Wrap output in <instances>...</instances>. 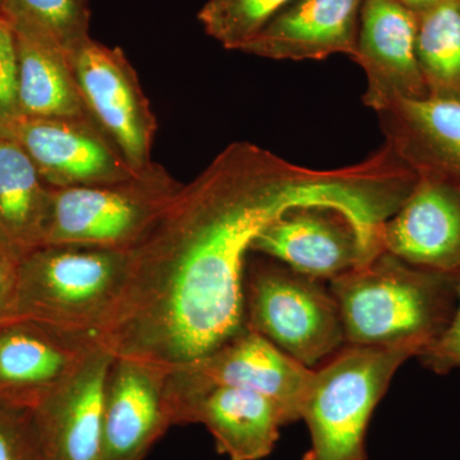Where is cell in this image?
Here are the masks:
<instances>
[{
  "label": "cell",
  "instance_id": "cell-1",
  "mask_svg": "<svg viewBox=\"0 0 460 460\" xmlns=\"http://www.w3.org/2000/svg\"><path fill=\"white\" fill-rule=\"evenodd\" d=\"M385 180L366 157L332 169L296 165L247 141L233 142L183 184L128 251L126 281L96 343L172 370L201 358L246 326L243 279L257 235L298 206L376 222Z\"/></svg>",
  "mask_w": 460,
  "mask_h": 460
},
{
  "label": "cell",
  "instance_id": "cell-2",
  "mask_svg": "<svg viewBox=\"0 0 460 460\" xmlns=\"http://www.w3.org/2000/svg\"><path fill=\"white\" fill-rule=\"evenodd\" d=\"M456 277L417 268L381 251L328 281L341 311L345 345L408 347L420 356L453 319Z\"/></svg>",
  "mask_w": 460,
  "mask_h": 460
},
{
  "label": "cell",
  "instance_id": "cell-3",
  "mask_svg": "<svg viewBox=\"0 0 460 460\" xmlns=\"http://www.w3.org/2000/svg\"><path fill=\"white\" fill-rule=\"evenodd\" d=\"M128 252L45 244L18 262L13 316L95 341L126 281Z\"/></svg>",
  "mask_w": 460,
  "mask_h": 460
},
{
  "label": "cell",
  "instance_id": "cell-4",
  "mask_svg": "<svg viewBox=\"0 0 460 460\" xmlns=\"http://www.w3.org/2000/svg\"><path fill=\"white\" fill-rule=\"evenodd\" d=\"M417 356L408 347L344 345L314 368L301 420L310 429L314 460H366L372 413L396 371Z\"/></svg>",
  "mask_w": 460,
  "mask_h": 460
},
{
  "label": "cell",
  "instance_id": "cell-5",
  "mask_svg": "<svg viewBox=\"0 0 460 460\" xmlns=\"http://www.w3.org/2000/svg\"><path fill=\"white\" fill-rule=\"evenodd\" d=\"M243 313L247 328L311 370L345 345L341 311L328 281L272 259L247 263Z\"/></svg>",
  "mask_w": 460,
  "mask_h": 460
},
{
  "label": "cell",
  "instance_id": "cell-6",
  "mask_svg": "<svg viewBox=\"0 0 460 460\" xmlns=\"http://www.w3.org/2000/svg\"><path fill=\"white\" fill-rule=\"evenodd\" d=\"M181 186L154 163L140 174L117 183L53 189L45 244L128 252L153 228Z\"/></svg>",
  "mask_w": 460,
  "mask_h": 460
},
{
  "label": "cell",
  "instance_id": "cell-7",
  "mask_svg": "<svg viewBox=\"0 0 460 460\" xmlns=\"http://www.w3.org/2000/svg\"><path fill=\"white\" fill-rule=\"evenodd\" d=\"M314 370L290 358L255 330H239L201 358L169 370L165 399L172 414L181 405L217 387H237L268 396L287 425L301 420Z\"/></svg>",
  "mask_w": 460,
  "mask_h": 460
},
{
  "label": "cell",
  "instance_id": "cell-8",
  "mask_svg": "<svg viewBox=\"0 0 460 460\" xmlns=\"http://www.w3.org/2000/svg\"><path fill=\"white\" fill-rule=\"evenodd\" d=\"M87 111L136 171L154 164L157 120L128 58L90 39L68 59Z\"/></svg>",
  "mask_w": 460,
  "mask_h": 460
},
{
  "label": "cell",
  "instance_id": "cell-9",
  "mask_svg": "<svg viewBox=\"0 0 460 460\" xmlns=\"http://www.w3.org/2000/svg\"><path fill=\"white\" fill-rule=\"evenodd\" d=\"M381 251L380 239L343 211L326 206L289 208L262 229L251 246V253L323 281L362 266Z\"/></svg>",
  "mask_w": 460,
  "mask_h": 460
},
{
  "label": "cell",
  "instance_id": "cell-10",
  "mask_svg": "<svg viewBox=\"0 0 460 460\" xmlns=\"http://www.w3.org/2000/svg\"><path fill=\"white\" fill-rule=\"evenodd\" d=\"M0 137L16 142L53 189L117 183L141 172L91 118L18 117Z\"/></svg>",
  "mask_w": 460,
  "mask_h": 460
},
{
  "label": "cell",
  "instance_id": "cell-11",
  "mask_svg": "<svg viewBox=\"0 0 460 460\" xmlns=\"http://www.w3.org/2000/svg\"><path fill=\"white\" fill-rule=\"evenodd\" d=\"M419 14L396 0H363L356 53L363 69V104L375 113L398 100L429 98L417 59Z\"/></svg>",
  "mask_w": 460,
  "mask_h": 460
},
{
  "label": "cell",
  "instance_id": "cell-12",
  "mask_svg": "<svg viewBox=\"0 0 460 460\" xmlns=\"http://www.w3.org/2000/svg\"><path fill=\"white\" fill-rule=\"evenodd\" d=\"M113 358L93 344L77 367L31 408L44 460H102L104 385Z\"/></svg>",
  "mask_w": 460,
  "mask_h": 460
},
{
  "label": "cell",
  "instance_id": "cell-13",
  "mask_svg": "<svg viewBox=\"0 0 460 460\" xmlns=\"http://www.w3.org/2000/svg\"><path fill=\"white\" fill-rule=\"evenodd\" d=\"M168 372L155 363L114 357L104 385L102 460H144L172 426Z\"/></svg>",
  "mask_w": 460,
  "mask_h": 460
},
{
  "label": "cell",
  "instance_id": "cell-14",
  "mask_svg": "<svg viewBox=\"0 0 460 460\" xmlns=\"http://www.w3.org/2000/svg\"><path fill=\"white\" fill-rule=\"evenodd\" d=\"M381 248L428 270L460 271V190L419 178L399 210L381 226Z\"/></svg>",
  "mask_w": 460,
  "mask_h": 460
},
{
  "label": "cell",
  "instance_id": "cell-15",
  "mask_svg": "<svg viewBox=\"0 0 460 460\" xmlns=\"http://www.w3.org/2000/svg\"><path fill=\"white\" fill-rule=\"evenodd\" d=\"M95 343L21 317L0 321V399L35 407Z\"/></svg>",
  "mask_w": 460,
  "mask_h": 460
},
{
  "label": "cell",
  "instance_id": "cell-16",
  "mask_svg": "<svg viewBox=\"0 0 460 460\" xmlns=\"http://www.w3.org/2000/svg\"><path fill=\"white\" fill-rule=\"evenodd\" d=\"M376 114L384 144L417 178L460 190V102L398 100Z\"/></svg>",
  "mask_w": 460,
  "mask_h": 460
},
{
  "label": "cell",
  "instance_id": "cell-17",
  "mask_svg": "<svg viewBox=\"0 0 460 460\" xmlns=\"http://www.w3.org/2000/svg\"><path fill=\"white\" fill-rule=\"evenodd\" d=\"M363 0H293L241 51L272 60H323L356 53Z\"/></svg>",
  "mask_w": 460,
  "mask_h": 460
},
{
  "label": "cell",
  "instance_id": "cell-18",
  "mask_svg": "<svg viewBox=\"0 0 460 460\" xmlns=\"http://www.w3.org/2000/svg\"><path fill=\"white\" fill-rule=\"evenodd\" d=\"M201 423L208 429L217 452L230 460H260L274 449L283 411L268 396L237 387H217L181 405L172 414V426Z\"/></svg>",
  "mask_w": 460,
  "mask_h": 460
},
{
  "label": "cell",
  "instance_id": "cell-19",
  "mask_svg": "<svg viewBox=\"0 0 460 460\" xmlns=\"http://www.w3.org/2000/svg\"><path fill=\"white\" fill-rule=\"evenodd\" d=\"M51 195L25 151L0 137V246L17 262L44 246Z\"/></svg>",
  "mask_w": 460,
  "mask_h": 460
},
{
  "label": "cell",
  "instance_id": "cell-20",
  "mask_svg": "<svg viewBox=\"0 0 460 460\" xmlns=\"http://www.w3.org/2000/svg\"><path fill=\"white\" fill-rule=\"evenodd\" d=\"M14 36L20 117L91 118L68 58L49 45L16 33Z\"/></svg>",
  "mask_w": 460,
  "mask_h": 460
},
{
  "label": "cell",
  "instance_id": "cell-21",
  "mask_svg": "<svg viewBox=\"0 0 460 460\" xmlns=\"http://www.w3.org/2000/svg\"><path fill=\"white\" fill-rule=\"evenodd\" d=\"M0 18L16 35L49 45L68 59L91 39L89 0H3Z\"/></svg>",
  "mask_w": 460,
  "mask_h": 460
},
{
  "label": "cell",
  "instance_id": "cell-22",
  "mask_svg": "<svg viewBox=\"0 0 460 460\" xmlns=\"http://www.w3.org/2000/svg\"><path fill=\"white\" fill-rule=\"evenodd\" d=\"M416 51L429 96L460 102V0L420 14Z\"/></svg>",
  "mask_w": 460,
  "mask_h": 460
},
{
  "label": "cell",
  "instance_id": "cell-23",
  "mask_svg": "<svg viewBox=\"0 0 460 460\" xmlns=\"http://www.w3.org/2000/svg\"><path fill=\"white\" fill-rule=\"evenodd\" d=\"M293 0H208L198 18L226 50L241 51Z\"/></svg>",
  "mask_w": 460,
  "mask_h": 460
},
{
  "label": "cell",
  "instance_id": "cell-24",
  "mask_svg": "<svg viewBox=\"0 0 460 460\" xmlns=\"http://www.w3.org/2000/svg\"><path fill=\"white\" fill-rule=\"evenodd\" d=\"M0 460H44L31 408L0 399Z\"/></svg>",
  "mask_w": 460,
  "mask_h": 460
},
{
  "label": "cell",
  "instance_id": "cell-25",
  "mask_svg": "<svg viewBox=\"0 0 460 460\" xmlns=\"http://www.w3.org/2000/svg\"><path fill=\"white\" fill-rule=\"evenodd\" d=\"M18 117L16 36L0 18V133Z\"/></svg>",
  "mask_w": 460,
  "mask_h": 460
},
{
  "label": "cell",
  "instance_id": "cell-26",
  "mask_svg": "<svg viewBox=\"0 0 460 460\" xmlns=\"http://www.w3.org/2000/svg\"><path fill=\"white\" fill-rule=\"evenodd\" d=\"M456 295L458 301L449 326L425 352L417 357L426 368L438 375L460 367V271L456 277Z\"/></svg>",
  "mask_w": 460,
  "mask_h": 460
},
{
  "label": "cell",
  "instance_id": "cell-27",
  "mask_svg": "<svg viewBox=\"0 0 460 460\" xmlns=\"http://www.w3.org/2000/svg\"><path fill=\"white\" fill-rule=\"evenodd\" d=\"M18 262L0 246V321L13 316Z\"/></svg>",
  "mask_w": 460,
  "mask_h": 460
},
{
  "label": "cell",
  "instance_id": "cell-28",
  "mask_svg": "<svg viewBox=\"0 0 460 460\" xmlns=\"http://www.w3.org/2000/svg\"><path fill=\"white\" fill-rule=\"evenodd\" d=\"M396 2L401 3L405 8L411 9V12L420 16V14L425 13L429 9L436 7L445 0H396Z\"/></svg>",
  "mask_w": 460,
  "mask_h": 460
},
{
  "label": "cell",
  "instance_id": "cell-29",
  "mask_svg": "<svg viewBox=\"0 0 460 460\" xmlns=\"http://www.w3.org/2000/svg\"><path fill=\"white\" fill-rule=\"evenodd\" d=\"M302 460H314L313 452L305 453Z\"/></svg>",
  "mask_w": 460,
  "mask_h": 460
},
{
  "label": "cell",
  "instance_id": "cell-30",
  "mask_svg": "<svg viewBox=\"0 0 460 460\" xmlns=\"http://www.w3.org/2000/svg\"><path fill=\"white\" fill-rule=\"evenodd\" d=\"M3 0H0V9H2Z\"/></svg>",
  "mask_w": 460,
  "mask_h": 460
}]
</instances>
